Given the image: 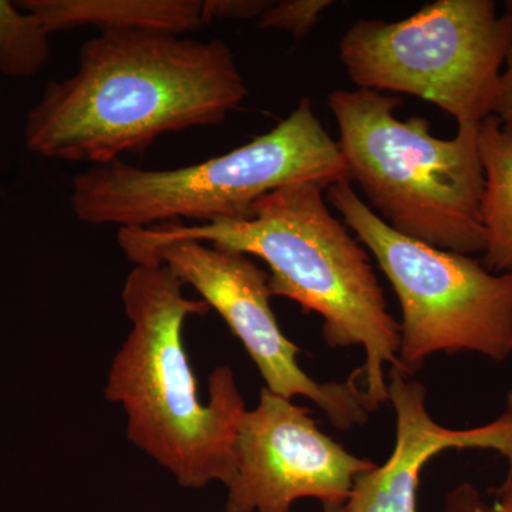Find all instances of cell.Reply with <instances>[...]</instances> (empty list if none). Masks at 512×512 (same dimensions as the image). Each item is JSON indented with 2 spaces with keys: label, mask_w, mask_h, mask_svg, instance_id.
<instances>
[{
  "label": "cell",
  "mask_w": 512,
  "mask_h": 512,
  "mask_svg": "<svg viewBox=\"0 0 512 512\" xmlns=\"http://www.w3.org/2000/svg\"><path fill=\"white\" fill-rule=\"evenodd\" d=\"M335 5L332 0H282L274 2L258 19V28L282 30L296 40L305 39L315 28L326 9Z\"/></svg>",
  "instance_id": "obj_14"
},
{
  "label": "cell",
  "mask_w": 512,
  "mask_h": 512,
  "mask_svg": "<svg viewBox=\"0 0 512 512\" xmlns=\"http://www.w3.org/2000/svg\"><path fill=\"white\" fill-rule=\"evenodd\" d=\"M136 264H163L224 319L258 367L265 387L293 400L305 397L326 413L333 426L350 430L367 419L355 372L345 383H318L299 366L301 348L291 342L271 308L268 271L251 256L232 249L173 239L123 251Z\"/></svg>",
  "instance_id": "obj_8"
},
{
  "label": "cell",
  "mask_w": 512,
  "mask_h": 512,
  "mask_svg": "<svg viewBox=\"0 0 512 512\" xmlns=\"http://www.w3.org/2000/svg\"><path fill=\"white\" fill-rule=\"evenodd\" d=\"M47 35L94 26L183 36L205 25L204 0H22Z\"/></svg>",
  "instance_id": "obj_11"
},
{
  "label": "cell",
  "mask_w": 512,
  "mask_h": 512,
  "mask_svg": "<svg viewBox=\"0 0 512 512\" xmlns=\"http://www.w3.org/2000/svg\"><path fill=\"white\" fill-rule=\"evenodd\" d=\"M350 181L338 141L303 97L286 119L244 146L175 170H144L116 160L73 178L70 205L90 225L150 228L171 222L248 220L256 202L296 183Z\"/></svg>",
  "instance_id": "obj_4"
},
{
  "label": "cell",
  "mask_w": 512,
  "mask_h": 512,
  "mask_svg": "<svg viewBox=\"0 0 512 512\" xmlns=\"http://www.w3.org/2000/svg\"><path fill=\"white\" fill-rule=\"evenodd\" d=\"M325 191L315 183L286 185L256 202L248 220L121 228L117 239L123 251L195 239L262 259L272 296L322 316L330 349L365 350V363L356 372L363 404L367 412H375L389 402L386 366L404 373L400 323L387 309L370 252L330 212Z\"/></svg>",
  "instance_id": "obj_2"
},
{
  "label": "cell",
  "mask_w": 512,
  "mask_h": 512,
  "mask_svg": "<svg viewBox=\"0 0 512 512\" xmlns=\"http://www.w3.org/2000/svg\"><path fill=\"white\" fill-rule=\"evenodd\" d=\"M512 47V10L493 0H437L409 18L360 19L339 42L357 89L410 94L457 124L481 123Z\"/></svg>",
  "instance_id": "obj_7"
},
{
  "label": "cell",
  "mask_w": 512,
  "mask_h": 512,
  "mask_svg": "<svg viewBox=\"0 0 512 512\" xmlns=\"http://www.w3.org/2000/svg\"><path fill=\"white\" fill-rule=\"evenodd\" d=\"M478 154L484 171L483 265L494 274H505L512 272V124L495 116L481 121Z\"/></svg>",
  "instance_id": "obj_12"
},
{
  "label": "cell",
  "mask_w": 512,
  "mask_h": 512,
  "mask_svg": "<svg viewBox=\"0 0 512 512\" xmlns=\"http://www.w3.org/2000/svg\"><path fill=\"white\" fill-rule=\"evenodd\" d=\"M326 201L373 255L402 308L399 360L413 375L436 353L512 356V272L494 274L471 255L433 248L390 228L353 190L330 185Z\"/></svg>",
  "instance_id": "obj_6"
},
{
  "label": "cell",
  "mask_w": 512,
  "mask_h": 512,
  "mask_svg": "<svg viewBox=\"0 0 512 512\" xmlns=\"http://www.w3.org/2000/svg\"><path fill=\"white\" fill-rule=\"evenodd\" d=\"M491 493L493 503H485L473 484L457 485L447 494L443 512H512V478H507Z\"/></svg>",
  "instance_id": "obj_15"
},
{
  "label": "cell",
  "mask_w": 512,
  "mask_h": 512,
  "mask_svg": "<svg viewBox=\"0 0 512 512\" xmlns=\"http://www.w3.org/2000/svg\"><path fill=\"white\" fill-rule=\"evenodd\" d=\"M49 35L16 3L0 0V73L12 79H29L46 66Z\"/></svg>",
  "instance_id": "obj_13"
},
{
  "label": "cell",
  "mask_w": 512,
  "mask_h": 512,
  "mask_svg": "<svg viewBox=\"0 0 512 512\" xmlns=\"http://www.w3.org/2000/svg\"><path fill=\"white\" fill-rule=\"evenodd\" d=\"M225 512H291L305 498L346 504L356 478L377 466L319 429L312 412L262 387L239 424Z\"/></svg>",
  "instance_id": "obj_9"
},
{
  "label": "cell",
  "mask_w": 512,
  "mask_h": 512,
  "mask_svg": "<svg viewBox=\"0 0 512 512\" xmlns=\"http://www.w3.org/2000/svg\"><path fill=\"white\" fill-rule=\"evenodd\" d=\"M389 402L396 412V444L389 460L353 485L348 512H417L420 474L431 458L446 450L483 448L507 458L512 478V414L476 429L451 430L436 423L426 407V387L400 370L390 369Z\"/></svg>",
  "instance_id": "obj_10"
},
{
  "label": "cell",
  "mask_w": 512,
  "mask_h": 512,
  "mask_svg": "<svg viewBox=\"0 0 512 512\" xmlns=\"http://www.w3.org/2000/svg\"><path fill=\"white\" fill-rule=\"evenodd\" d=\"M322 512H348L346 504H325Z\"/></svg>",
  "instance_id": "obj_18"
},
{
  "label": "cell",
  "mask_w": 512,
  "mask_h": 512,
  "mask_svg": "<svg viewBox=\"0 0 512 512\" xmlns=\"http://www.w3.org/2000/svg\"><path fill=\"white\" fill-rule=\"evenodd\" d=\"M491 116L497 117L505 124H512V47L505 59L500 80H498Z\"/></svg>",
  "instance_id": "obj_17"
},
{
  "label": "cell",
  "mask_w": 512,
  "mask_h": 512,
  "mask_svg": "<svg viewBox=\"0 0 512 512\" xmlns=\"http://www.w3.org/2000/svg\"><path fill=\"white\" fill-rule=\"evenodd\" d=\"M271 0H204L205 25L212 20L259 19L272 5Z\"/></svg>",
  "instance_id": "obj_16"
},
{
  "label": "cell",
  "mask_w": 512,
  "mask_h": 512,
  "mask_svg": "<svg viewBox=\"0 0 512 512\" xmlns=\"http://www.w3.org/2000/svg\"><path fill=\"white\" fill-rule=\"evenodd\" d=\"M328 104L350 183L390 228L433 248L484 254L480 123L457 124L456 137L443 140L424 117H396L400 97L336 90Z\"/></svg>",
  "instance_id": "obj_5"
},
{
  "label": "cell",
  "mask_w": 512,
  "mask_h": 512,
  "mask_svg": "<svg viewBox=\"0 0 512 512\" xmlns=\"http://www.w3.org/2000/svg\"><path fill=\"white\" fill-rule=\"evenodd\" d=\"M507 412L512 414V390L507 396Z\"/></svg>",
  "instance_id": "obj_19"
},
{
  "label": "cell",
  "mask_w": 512,
  "mask_h": 512,
  "mask_svg": "<svg viewBox=\"0 0 512 512\" xmlns=\"http://www.w3.org/2000/svg\"><path fill=\"white\" fill-rule=\"evenodd\" d=\"M248 93L224 40L106 30L80 47L72 76L47 82L26 117V146L50 160L107 164L165 134L217 126Z\"/></svg>",
  "instance_id": "obj_1"
},
{
  "label": "cell",
  "mask_w": 512,
  "mask_h": 512,
  "mask_svg": "<svg viewBox=\"0 0 512 512\" xmlns=\"http://www.w3.org/2000/svg\"><path fill=\"white\" fill-rule=\"evenodd\" d=\"M181 279L163 264H136L121 299L131 330L111 360L106 399L127 414V439L190 490L235 474L234 447L247 412L234 373L218 366L208 377V402L184 345L185 322L205 316L204 301L184 295Z\"/></svg>",
  "instance_id": "obj_3"
}]
</instances>
